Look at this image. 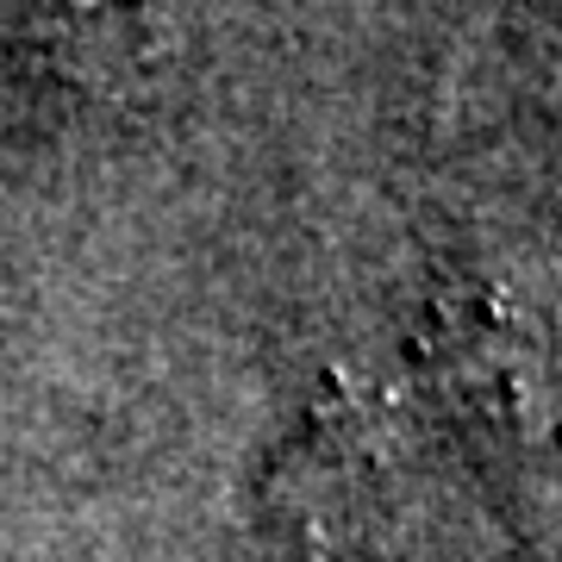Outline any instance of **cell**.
I'll return each instance as SVG.
<instances>
[{
	"label": "cell",
	"instance_id": "6da1fadb",
	"mask_svg": "<svg viewBox=\"0 0 562 562\" xmlns=\"http://www.w3.org/2000/svg\"><path fill=\"white\" fill-rule=\"evenodd\" d=\"M288 562H425V457L362 406H319L269 475Z\"/></svg>",
	"mask_w": 562,
	"mask_h": 562
},
{
	"label": "cell",
	"instance_id": "7a4b0ae2",
	"mask_svg": "<svg viewBox=\"0 0 562 562\" xmlns=\"http://www.w3.org/2000/svg\"><path fill=\"white\" fill-rule=\"evenodd\" d=\"M169 0H7L0 38L25 76L63 94H113L150 76L162 57Z\"/></svg>",
	"mask_w": 562,
	"mask_h": 562
}]
</instances>
